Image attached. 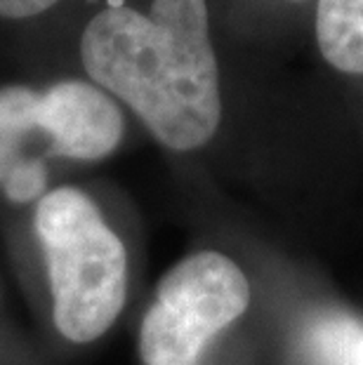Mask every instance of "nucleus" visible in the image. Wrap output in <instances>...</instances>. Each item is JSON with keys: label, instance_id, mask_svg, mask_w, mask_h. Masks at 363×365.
<instances>
[{"label": "nucleus", "instance_id": "0eeeda50", "mask_svg": "<svg viewBox=\"0 0 363 365\" xmlns=\"http://www.w3.org/2000/svg\"><path fill=\"white\" fill-rule=\"evenodd\" d=\"M5 193L12 203H29L43 193L48 184V170L43 160H19L5 177Z\"/></svg>", "mask_w": 363, "mask_h": 365}, {"label": "nucleus", "instance_id": "7ed1b4c3", "mask_svg": "<svg viewBox=\"0 0 363 365\" xmlns=\"http://www.w3.org/2000/svg\"><path fill=\"white\" fill-rule=\"evenodd\" d=\"M248 304L250 283L236 262L213 250L182 259L158 283L144 314V365H198L208 341L243 316Z\"/></svg>", "mask_w": 363, "mask_h": 365}, {"label": "nucleus", "instance_id": "6e6552de", "mask_svg": "<svg viewBox=\"0 0 363 365\" xmlns=\"http://www.w3.org/2000/svg\"><path fill=\"white\" fill-rule=\"evenodd\" d=\"M59 3L61 0H0V19H31Z\"/></svg>", "mask_w": 363, "mask_h": 365}, {"label": "nucleus", "instance_id": "20e7f679", "mask_svg": "<svg viewBox=\"0 0 363 365\" xmlns=\"http://www.w3.org/2000/svg\"><path fill=\"white\" fill-rule=\"evenodd\" d=\"M38 128L52 137V151L57 156L99 160L121 144L123 113L97 85L61 81L43 92Z\"/></svg>", "mask_w": 363, "mask_h": 365}, {"label": "nucleus", "instance_id": "423d86ee", "mask_svg": "<svg viewBox=\"0 0 363 365\" xmlns=\"http://www.w3.org/2000/svg\"><path fill=\"white\" fill-rule=\"evenodd\" d=\"M43 92H36L26 85H7L0 88V137L19 139L26 132L38 128Z\"/></svg>", "mask_w": 363, "mask_h": 365}, {"label": "nucleus", "instance_id": "39448f33", "mask_svg": "<svg viewBox=\"0 0 363 365\" xmlns=\"http://www.w3.org/2000/svg\"><path fill=\"white\" fill-rule=\"evenodd\" d=\"M316 43L342 73H363V0H319Z\"/></svg>", "mask_w": 363, "mask_h": 365}, {"label": "nucleus", "instance_id": "1a4fd4ad", "mask_svg": "<svg viewBox=\"0 0 363 365\" xmlns=\"http://www.w3.org/2000/svg\"><path fill=\"white\" fill-rule=\"evenodd\" d=\"M17 139H3L0 137V180H5L17 165Z\"/></svg>", "mask_w": 363, "mask_h": 365}, {"label": "nucleus", "instance_id": "f03ea898", "mask_svg": "<svg viewBox=\"0 0 363 365\" xmlns=\"http://www.w3.org/2000/svg\"><path fill=\"white\" fill-rule=\"evenodd\" d=\"M36 231L48 259L55 325L66 339L88 344L118 318L128 294V255L83 191L61 186L41 198Z\"/></svg>", "mask_w": 363, "mask_h": 365}, {"label": "nucleus", "instance_id": "f257e3e1", "mask_svg": "<svg viewBox=\"0 0 363 365\" xmlns=\"http://www.w3.org/2000/svg\"><path fill=\"white\" fill-rule=\"evenodd\" d=\"M85 71L173 151H194L222 120L220 71L205 0L109 5L81 36Z\"/></svg>", "mask_w": 363, "mask_h": 365}]
</instances>
